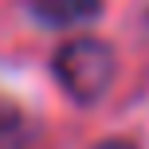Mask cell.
<instances>
[{
	"mask_svg": "<svg viewBox=\"0 0 149 149\" xmlns=\"http://www.w3.org/2000/svg\"><path fill=\"white\" fill-rule=\"evenodd\" d=\"M51 71H55L59 86L67 90L74 102L90 106V102H98V98L110 90L114 71H118V59H114L110 43L82 36V39H71V43H63L59 51H55Z\"/></svg>",
	"mask_w": 149,
	"mask_h": 149,
	"instance_id": "cell-1",
	"label": "cell"
},
{
	"mask_svg": "<svg viewBox=\"0 0 149 149\" xmlns=\"http://www.w3.org/2000/svg\"><path fill=\"white\" fill-rule=\"evenodd\" d=\"M28 12L43 28H79L102 12V0H28Z\"/></svg>",
	"mask_w": 149,
	"mask_h": 149,
	"instance_id": "cell-2",
	"label": "cell"
},
{
	"mask_svg": "<svg viewBox=\"0 0 149 149\" xmlns=\"http://www.w3.org/2000/svg\"><path fill=\"white\" fill-rule=\"evenodd\" d=\"M0 149H31V130L4 102H0Z\"/></svg>",
	"mask_w": 149,
	"mask_h": 149,
	"instance_id": "cell-3",
	"label": "cell"
},
{
	"mask_svg": "<svg viewBox=\"0 0 149 149\" xmlns=\"http://www.w3.org/2000/svg\"><path fill=\"white\" fill-rule=\"evenodd\" d=\"M94 149H137L134 141H126V137H110V141H98Z\"/></svg>",
	"mask_w": 149,
	"mask_h": 149,
	"instance_id": "cell-4",
	"label": "cell"
}]
</instances>
